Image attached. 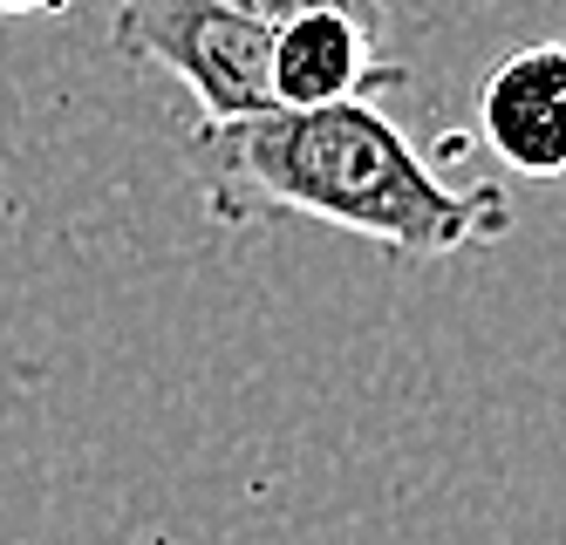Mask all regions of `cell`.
<instances>
[{"instance_id":"1","label":"cell","mask_w":566,"mask_h":545,"mask_svg":"<svg viewBox=\"0 0 566 545\" xmlns=\"http://www.w3.org/2000/svg\"><path fill=\"white\" fill-rule=\"evenodd\" d=\"M185 150L219 226L307 219L369 239L396 260H451L512 232V198L499 185L437 178V164L402 137L382 103L191 123Z\"/></svg>"},{"instance_id":"2","label":"cell","mask_w":566,"mask_h":545,"mask_svg":"<svg viewBox=\"0 0 566 545\" xmlns=\"http://www.w3.org/2000/svg\"><path fill=\"white\" fill-rule=\"evenodd\" d=\"M109 49L165 69L198 103V123L273 109V28L226 0H116Z\"/></svg>"},{"instance_id":"3","label":"cell","mask_w":566,"mask_h":545,"mask_svg":"<svg viewBox=\"0 0 566 545\" xmlns=\"http://www.w3.org/2000/svg\"><path fill=\"white\" fill-rule=\"evenodd\" d=\"M478 130L518 178H566V41L512 49L484 75Z\"/></svg>"},{"instance_id":"4","label":"cell","mask_w":566,"mask_h":545,"mask_svg":"<svg viewBox=\"0 0 566 545\" xmlns=\"http://www.w3.org/2000/svg\"><path fill=\"white\" fill-rule=\"evenodd\" d=\"M410 69L382 55V34L342 14H307L273 28V109H328V103H382Z\"/></svg>"},{"instance_id":"5","label":"cell","mask_w":566,"mask_h":545,"mask_svg":"<svg viewBox=\"0 0 566 545\" xmlns=\"http://www.w3.org/2000/svg\"><path fill=\"white\" fill-rule=\"evenodd\" d=\"M226 8L253 14V21H266V28H287V21H307V14H342V21H355V28L382 34V21H389V0H226Z\"/></svg>"},{"instance_id":"6","label":"cell","mask_w":566,"mask_h":545,"mask_svg":"<svg viewBox=\"0 0 566 545\" xmlns=\"http://www.w3.org/2000/svg\"><path fill=\"white\" fill-rule=\"evenodd\" d=\"M69 0H0V14H14V21H28V14H62Z\"/></svg>"}]
</instances>
